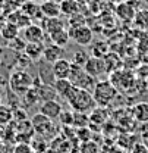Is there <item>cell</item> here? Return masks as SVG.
<instances>
[{
    "label": "cell",
    "mask_w": 148,
    "mask_h": 153,
    "mask_svg": "<svg viewBox=\"0 0 148 153\" xmlns=\"http://www.w3.org/2000/svg\"><path fill=\"white\" fill-rule=\"evenodd\" d=\"M116 13L122 21H133L136 10L133 9V6L130 3H120L116 9Z\"/></svg>",
    "instance_id": "obj_21"
},
{
    "label": "cell",
    "mask_w": 148,
    "mask_h": 153,
    "mask_svg": "<svg viewBox=\"0 0 148 153\" xmlns=\"http://www.w3.org/2000/svg\"><path fill=\"white\" fill-rule=\"evenodd\" d=\"M13 118V111L7 106V105H1L0 106V125H6L12 121Z\"/></svg>",
    "instance_id": "obj_28"
},
{
    "label": "cell",
    "mask_w": 148,
    "mask_h": 153,
    "mask_svg": "<svg viewBox=\"0 0 148 153\" xmlns=\"http://www.w3.org/2000/svg\"><path fill=\"white\" fill-rule=\"evenodd\" d=\"M130 112H132V118L135 119V122H139V124L148 122V103L147 102H139V103L132 105Z\"/></svg>",
    "instance_id": "obj_14"
},
{
    "label": "cell",
    "mask_w": 148,
    "mask_h": 153,
    "mask_svg": "<svg viewBox=\"0 0 148 153\" xmlns=\"http://www.w3.org/2000/svg\"><path fill=\"white\" fill-rule=\"evenodd\" d=\"M50 1H54V3H57V4H60L63 0H50Z\"/></svg>",
    "instance_id": "obj_35"
},
{
    "label": "cell",
    "mask_w": 148,
    "mask_h": 153,
    "mask_svg": "<svg viewBox=\"0 0 148 153\" xmlns=\"http://www.w3.org/2000/svg\"><path fill=\"white\" fill-rule=\"evenodd\" d=\"M84 69L90 74L91 76H94L97 79V76L106 74V66H104V60L101 57H95V56H90V59L87 60Z\"/></svg>",
    "instance_id": "obj_11"
},
{
    "label": "cell",
    "mask_w": 148,
    "mask_h": 153,
    "mask_svg": "<svg viewBox=\"0 0 148 153\" xmlns=\"http://www.w3.org/2000/svg\"><path fill=\"white\" fill-rule=\"evenodd\" d=\"M109 44L107 43H101V41H97L94 43L93 47H91V56H95V57H103L106 56L109 53Z\"/></svg>",
    "instance_id": "obj_26"
},
{
    "label": "cell",
    "mask_w": 148,
    "mask_h": 153,
    "mask_svg": "<svg viewBox=\"0 0 148 153\" xmlns=\"http://www.w3.org/2000/svg\"><path fill=\"white\" fill-rule=\"evenodd\" d=\"M71 41H74L78 46H90L93 43V30L88 25H82L78 28L68 30Z\"/></svg>",
    "instance_id": "obj_7"
},
{
    "label": "cell",
    "mask_w": 148,
    "mask_h": 153,
    "mask_svg": "<svg viewBox=\"0 0 148 153\" xmlns=\"http://www.w3.org/2000/svg\"><path fill=\"white\" fill-rule=\"evenodd\" d=\"M12 1H15V3L18 4L19 7H21L22 4H25V3H27V1H29V0H12Z\"/></svg>",
    "instance_id": "obj_34"
},
{
    "label": "cell",
    "mask_w": 148,
    "mask_h": 153,
    "mask_svg": "<svg viewBox=\"0 0 148 153\" xmlns=\"http://www.w3.org/2000/svg\"><path fill=\"white\" fill-rule=\"evenodd\" d=\"M32 1H35V3H38V4H41V3L46 1V0H32Z\"/></svg>",
    "instance_id": "obj_36"
},
{
    "label": "cell",
    "mask_w": 148,
    "mask_h": 153,
    "mask_svg": "<svg viewBox=\"0 0 148 153\" xmlns=\"http://www.w3.org/2000/svg\"><path fill=\"white\" fill-rule=\"evenodd\" d=\"M44 53V43H27L24 55L29 60H40Z\"/></svg>",
    "instance_id": "obj_15"
},
{
    "label": "cell",
    "mask_w": 148,
    "mask_h": 153,
    "mask_svg": "<svg viewBox=\"0 0 148 153\" xmlns=\"http://www.w3.org/2000/svg\"><path fill=\"white\" fill-rule=\"evenodd\" d=\"M1 105H3V103H1V96H0V106H1Z\"/></svg>",
    "instance_id": "obj_37"
},
{
    "label": "cell",
    "mask_w": 148,
    "mask_h": 153,
    "mask_svg": "<svg viewBox=\"0 0 148 153\" xmlns=\"http://www.w3.org/2000/svg\"><path fill=\"white\" fill-rule=\"evenodd\" d=\"M59 121L63 124V125H74V111H63L60 116H59Z\"/></svg>",
    "instance_id": "obj_29"
},
{
    "label": "cell",
    "mask_w": 148,
    "mask_h": 153,
    "mask_svg": "<svg viewBox=\"0 0 148 153\" xmlns=\"http://www.w3.org/2000/svg\"><path fill=\"white\" fill-rule=\"evenodd\" d=\"M49 37L52 40V43L56 44V46H60V47H66L68 46V43L71 41V37H69V31L66 30V28H63V30H59V31H54V33H52V34H49Z\"/></svg>",
    "instance_id": "obj_20"
},
{
    "label": "cell",
    "mask_w": 148,
    "mask_h": 153,
    "mask_svg": "<svg viewBox=\"0 0 148 153\" xmlns=\"http://www.w3.org/2000/svg\"><path fill=\"white\" fill-rule=\"evenodd\" d=\"M31 125H32V130L41 137H47L52 133V130H54V121H52L50 118L44 116L40 112L31 118Z\"/></svg>",
    "instance_id": "obj_6"
},
{
    "label": "cell",
    "mask_w": 148,
    "mask_h": 153,
    "mask_svg": "<svg viewBox=\"0 0 148 153\" xmlns=\"http://www.w3.org/2000/svg\"><path fill=\"white\" fill-rule=\"evenodd\" d=\"M81 153H98V146L94 141H84L81 146Z\"/></svg>",
    "instance_id": "obj_30"
},
{
    "label": "cell",
    "mask_w": 148,
    "mask_h": 153,
    "mask_svg": "<svg viewBox=\"0 0 148 153\" xmlns=\"http://www.w3.org/2000/svg\"><path fill=\"white\" fill-rule=\"evenodd\" d=\"M109 81L116 87V90L119 93L120 91L129 93L130 88L135 87L136 75H135V72L128 71V69H117V71H114V72L110 74V79Z\"/></svg>",
    "instance_id": "obj_5"
},
{
    "label": "cell",
    "mask_w": 148,
    "mask_h": 153,
    "mask_svg": "<svg viewBox=\"0 0 148 153\" xmlns=\"http://www.w3.org/2000/svg\"><path fill=\"white\" fill-rule=\"evenodd\" d=\"M22 38L27 43H44L46 33H44V30H43L41 25H38V24H29L28 27L24 28Z\"/></svg>",
    "instance_id": "obj_9"
},
{
    "label": "cell",
    "mask_w": 148,
    "mask_h": 153,
    "mask_svg": "<svg viewBox=\"0 0 148 153\" xmlns=\"http://www.w3.org/2000/svg\"><path fill=\"white\" fill-rule=\"evenodd\" d=\"M109 118L107 108L97 106L93 112L90 114V124H104V121Z\"/></svg>",
    "instance_id": "obj_23"
},
{
    "label": "cell",
    "mask_w": 148,
    "mask_h": 153,
    "mask_svg": "<svg viewBox=\"0 0 148 153\" xmlns=\"http://www.w3.org/2000/svg\"><path fill=\"white\" fill-rule=\"evenodd\" d=\"M21 12L25 15V16H28V18L31 19V21H43V13H41V7H40V4L35 3V1H32V0H29V1H27L25 4H22L21 7Z\"/></svg>",
    "instance_id": "obj_12"
},
{
    "label": "cell",
    "mask_w": 148,
    "mask_h": 153,
    "mask_svg": "<svg viewBox=\"0 0 148 153\" xmlns=\"http://www.w3.org/2000/svg\"><path fill=\"white\" fill-rule=\"evenodd\" d=\"M139 135L142 137V140L148 141V122L139 124Z\"/></svg>",
    "instance_id": "obj_32"
},
{
    "label": "cell",
    "mask_w": 148,
    "mask_h": 153,
    "mask_svg": "<svg viewBox=\"0 0 148 153\" xmlns=\"http://www.w3.org/2000/svg\"><path fill=\"white\" fill-rule=\"evenodd\" d=\"M103 60H104V66H106V72L107 74H111V72L120 69V66H122L120 57L117 56L116 53H113V52H109L106 56L103 57Z\"/></svg>",
    "instance_id": "obj_19"
},
{
    "label": "cell",
    "mask_w": 148,
    "mask_h": 153,
    "mask_svg": "<svg viewBox=\"0 0 148 153\" xmlns=\"http://www.w3.org/2000/svg\"><path fill=\"white\" fill-rule=\"evenodd\" d=\"M65 53V49L60 47V46H56V44H47L44 46V53H43V59L49 63H54L56 60L62 59Z\"/></svg>",
    "instance_id": "obj_13"
},
{
    "label": "cell",
    "mask_w": 148,
    "mask_h": 153,
    "mask_svg": "<svg viewBox=\"0 0 148 153\" xmlns=\"http://www.w3.org/2000/svg\"><path fill=\"white\" fill-rule=\"evenodd\" d=\"M13 153H34V150L31 149L29 144H27V143H19L18 146L13 149Z\"/></svg>",
    "instance_id": "obj_31"
},
{
    "label": "cell",
    "mask_w": 148,
    "mask_h": 153,
    "mask_svg": "<svg viewBox=\"0 0 148 153\" xmlns=\"http://www.w3.org/2000/svg\"><path fill=\"white\" fill-rule=\"evenodd\" d=\"M60 10L63 15L66 16H74L76 13H79V6H78V1L76 0H63L60 3Z\"/></svg>",
    "instance_id": "obj_22"
},
{
    "label": "cell",
    "mask_w": 148,
    "mask_h": 153,
    "mask_svg": "<svg viewBox=\"0 0 148 153\" xmlns=\"http://www.w3.org/2000/svg\"><path fill=\"white\" fill-rule=\"evenodd\" d=\"M66 102H68V105L71 106V109L74 112H79V114L90 115L97 108L93 93L87 91V90H82V88H76V87L69 94V97L66 99Z\"/></svg>",
    "instance_id": "obj_1"
},
{
    "label": "cell",
    "mask_w": 148,
    "mask_h": 153,
    "mask_svg": "<svg viewBox=\"0 0 148 153\" xmlns=\"http://www.w3.org/2000/svg\"><path fill=\"white\" fill-rule=\"evenodd\" d=\"M71 68H72V60L62 57L52 63V75L54 79H69L71 75Z\"/></svg>",
    "instance_id": "obj_8"
},
{
    "label": "cell",
    "mask_w": 148,
    "mask_h": 153,
    "mask_svg": "<svg viewBox=\"0 0 148 153\" xmlns=\"http://www.w3.org/2000/svg\"><path fill=\"white\" fill-rule=\"evenodd\" d=\"M119 96V91L111 84L109 79H100L95 82V87L93 90V97L95 100V105L100 108H109L113 105L116 97Z\"/></svg>",
    "instance_id": "obj_2"
},
{
    "label": "cell",
    "mask_w": 148,
    "mask_h": 153,
    "mask_svg": "<svg viewBox=\"0 0 148 153\" xmlns=\"http://www.w3.org/2000/svg\"><path fill=\"white\" fill-rule=\"evenodd\" d=\"M7 81H9V78H6V76H3L1 74H0V90H1V88H3L6 84H7Z\"/></svg>",
    "instance_id": "obj_33"
},
{
    "label": "cell",
    "mask_w": 148,
    "mask_h": 153,
    "mask_svg": "<svg viewBox=\"0 0 148 153\" xmlns=\"http://www.w3.org/2000/svg\"><path fill=\"white\" fill-rule=\"evenodd\" d=\"M62 112H63L62 105H60L57 100H54V99L46 100V102H43V103L40 105V114H43L44 116L50 118L52 121L59 119V116H60Z\"/></svg>",
    "instance_id": "obj_10"
},
{
    "label": "cell",
    "mask_w": 148,
    "mask_h": 153,
    "mask_svg": "<svg viewBox=\"0 0 148 153\" xmlns=\"http://www.w3.org/2000/svg\"><path fill=\"white\" fill-rule=\"evenodd\" d=\"M90 53L87 52V50H84V49H78L76 52L74 53V60H72V63L75 65H79V66H85V63H87V60L90 59Z\"/></svg>",
    "instance_id": "obj_27"
},
{
    "label": "cell",
    "mask_w": 148,
    "mask_h": 153,
    "mask_svg": "<svg viewBox=\"0 0 148 153\" xmlns=\"http://www.w3.org/2000/svg\"><path fill=\"white\" fill-rule=\"evenodd\" d=\"M69 81L76 88H82V90H87V91H91V93L95 87V82H97V79L90 75L84 69V66H79V65H75V63H72V68H71Z\"/></svg>",
    "instance_id": "obj_4"
},
{
    "label": "cell",
    "mask_w": 148,
    "mask_h": 153,
    "mask_svg": "<svg viewBox=\"0 0 148 153\" xmlns=\"http://www.w3.org/2000/svg\"><path fill=\"white\" fill-rule=\"evenodd\" d=\"M40 7H41V13H43L44 18H59L62 15L60 4H57L54 1L46 0L40 4Z\"/></svg>",
    "instance_id": "obj_17"
},
{
    "label": "cell",
    "mask_w": 148,
    "mask_h": 153,
    "mask_svg": "<svg viewBox=\"0 0 148 153\" xmlns=\"http://www.w3.org/2000/svg\"><path fill=\"white\" fill-rule=\"evenodd\" d=\"M147 103H148V100H147Z\"/></svg>",
    "instance_id": "obj_39"
},
{
    "label": "cell",
    "mask_w": 148,
    "mask_h": 153,
    "mask_svg": "<svg viewBox=\"0 0 148 153\" xmlns=\"http://www.w3.org/2000/svg\"><path fill=\"white\" fill-rule=\"evenodd\" d=\"M53 88H54L56 94L63 97L65 100L69 97V94L74 91V84L69 81V79H54L53 82Z\"/></svg>",
    "instance_id": "obj_16"
},
{
    "label": "cell",
    "mask_w": 148,
    "mask_h": 153,
    "mask_svg": "<svg viewBox=\"0 0 148 153\" xmlns=\"http://www.w3.org/2000/svg\"><path fill=\"white\" fill-rule=\"evenodd\" d=\"M1 1H6V0H1Z\"/></svg>",
    "instance_id": "obj_38"
},
{
    "label": "cell",
    "mask_w": 148,
    "mask_h": 153,
    "mask_svg": "<svg viewBox=\"0 0 148 153\" xmlns=\"http://www.w3.org/2000/svg\"><path fill=\"white\" fill-rule=\"evenodd\" d=\"M133 24L136 28L142 30V31H147L148 30V9H141L135 13L133 16Z\"/></svg>",
    "instance_id": "obj_24"
},
{
    "label": "cell",
    "mask_w": 148,
    "mask_h": 153,
    "mask_svg": "<svg viewBox=\"0 0 148 153\" xmlns=\"http://www.w3.org/2000/svg\"><path fill=\"white\" fill-rule=\"evenodd\" d=\"M41 27H43V30H44L46 34H52L54 31L63 30L65 28V24H63V21L60 18H43Z\"/></svg>",
    "instance_id": "obj_18"
},
{
    "label": "cell",
    "mask_w": 148,
    "mask_h": 153,
    "mask_svg": "<svg viewBox=\"0 0 148 153\" xmlns=\"http://www.w3.org/2000/svg\"><path fill=\"white\" fill-rule=\"evenodd\" d=\"M19 33V28L15 25V24H12V22H7V24H4L3 25V28H1V36L6 38L7 41H12V40H15Z\"/></svg>",
    "instance_id": "obj_25"
},
{
    "label": "cell",
    "mask_w": 148,
    "mask_h": 153,
    "mask_svg": "<svg viewBox=\"0 0 148 153\" xmlns=\"http://www.w3.org/2000/svg\"><path fill=\"white\" fill-rule=\"evenodd\" d=\"M9 90L16 96H24L34 85V78L24 69H16L9 75Z\"/></svg>",
    "instance_id": "obj_3"
}]
</instances>
